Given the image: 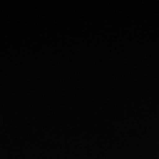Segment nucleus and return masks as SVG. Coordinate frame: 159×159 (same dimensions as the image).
I'll return each instance as SVG.
<instances>
[]
</instances>
